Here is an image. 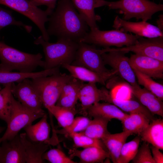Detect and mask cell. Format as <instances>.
<instances>
[{"mask_svg": "<svg viewBox=\"0 0 163 163\" xmlns=\"http://www.w3.org/2000/svg\"><path fill=\"white\" fill-rule=\"evenodd\" d=\"M69 157L72 159L76 157L80 159L79 163H102L106 158H110L108 152L105 149L97 147H87L82 150L73 148L69 150Z\"/></svg>", "mask_w": 163, "mask_h": 163, "instance_id": "cell-24", "label": "cell"}, {"mask_svg": "<svg viewBox=\"0 0 163 163\" xmlns=\"http://www.w3.org/2000/svg\"><path fill=\"white\" fill-rule=\"evenodd\" d=\"M158 27L161 31H163V15L161 14L156 21Z\"/></svg>", "mask_w": 163, "mask_h": 163, "instance_id": "cell-42", "label": "cell"}, {"mask_svg": "<svg viewBox=\"0 0 163 163\" xmlns=\"http://www.w3.org/2000/svg\"><path fill=\"white\" fill-rule=\"evenodd\" d=\"M5 127L0 126V134L5 130Z\"/></svg>", "mask_w": 163, "mask_h": 163, "instance_id": "cell-43", "label": "cell"}, {"mask_svg": "<svg viewBox=\"0 0 163 163\" xmlns=\"http://www.w3.org/2000/svg\"><path fill=\"white\" fill-rule=\"evenodd\" d=\"M36 6L44 5L47 8L53 11L55 9L57 0H29Z\"/></svg>", "mask_w": 163, "mask_h": 163, "instance_id": "cell-40", "label": "cell"}, {"mask_svg": "<svg viewBox=\"0 0 163 163\" xmlns=\"http://www.w3.org/2000/svg\"><path fill=\"white\" fill-rule=\"evenodd\" d=\"M2 89L0 85V90Z\"/></svg>", "mask_w": 163, "mask_h": 163, "instance_id": "cell-44", "label": "cell"}, {"mask_svg": "<svg viewBox=\"0 0 163 163\" xmlns=\"http://www.w3.org/2000/svg\"><path fill=\"white\" fill-rule=\"evenodd\" d=\"M133 95L152 115H161L163 112L162 101L145 88H141L139 85L133 86L127 83Z\"/></svg>", "mask_w": 163, "mask_h": 163, "instance_id": "cell-19", "label": "cell"}, {"mask_svg": "<svg viewBox=\"0 0 163 163\" xmlns=\"http://www.w3.org/2000/svg\"><path fill=\"white\" fill-rule=\"evenodd\" d=\"M59 67H56L38 72H23L0 70V84L5 86L13 83H19L27 79L51 75L60 73Z\"/></svg>", "mask_w": 163, "mask_h": 163, "instance_id": "cell-23", "label": "cell"}, {"mask_svg": "<svg viewBox=\"0 0 163 163\" xmlns=\"http://www.w3.org/2000/svg\"><path fill=\"white\" fill-rule=\"evenodd\" d=\"M90 120L85 117H78L74 118L68 126L60 130H56L57 133L69 136L71 134L79 133L83 131L87 127Z\"/></svg>", "mask_w": 163, "mask_h": 163, "instance_id": "cell-37", "label": "cell"}, {"mask_svg": "<svg viewBox=\"0 0 163 163\" xmlns=\"http://www.w3.org/2000/svg\"><path fill=\"white\" fill-rule=\"evenodd\" d=\"M45 113H37L27 108L16 100L13 95L9 121L4 134L0 138V143L13 139L18 134L21 129L31 124L34 121L41 118Z\"/></svg>", "mask_w": 163, "mask_h": 163, "instance_id": "cell-7", "label": "cell"}, {"mask_svg": "<svg viewBox=\"0 0 163 163\" xmlns=\"http://www.w3.org/2000/svg\"><path fill=\"white\" fill-rule=\"evenodd\" d=\"M42 58L40 53L33 54L22 52L0 40V70L34 72L38 67L43 68L44 62Z\"/></svg>", "mask_w": 163, "mask_h": 163, "instance_id": "cell-3", "label": "cell"}, {"mask_svg": "<svg viewBox=\"0 0 163 163\" xmlns=\"http://www.w3.org/2000/svg\"><path fill=\"white\" fill-rule=\"evenodd\" d=\"M112 103L124 111L130 113L143 114L148 117L151 121L154 119L153 115L139 101L120 99L115 98L112 95Z\"/></svg>", "mask_w": 163, "mask_h": 163, "instance_id": "cell-29", "label": "cell"}, {"mask_svg": "<svg viewBox=\"0 0 163 163\" xmlns=\"http://www.w3.org/2000/svg\"><path fill=\"white\" fill-rule=\"evenodd\" d=\"M62 66L70 73L74 78L83 82L100 83L105 85L106 82L112 78L117 72L113 70L103 73L96 72L81 66L65 64Z\"/></svg>", "mask_w": 163, "mask_h": 163, "instance_id": "cell-17", "label": "cell"}, {"mask_svg": "<svg viewBox=\"0 0 163 163\" xmlns=\"http://www.w3.org/2000/svg\"><path fill=\"white\" fill-rule=\"evenodd\" d=\"M12 83L6 85L0 90V119L7 124L9 121L12 107Z\"/></svg>", "mask_w": 163, "mask_h": 163, "instance_id": "cell-32", "label": "cell"}, {"mask_svg": "<svg viewBox=\"0 0 163 163\" xmlns=\"http://www.w3.org/2000/svg\"><path fill=\"white\" fill-rule=\"evenodd\" d=\"M79 42L71 40L58 39L55 43L44 40L41 35L34 40V44L42 47L45 56L44 69L71 64L75 58Z\"/></svg>", "mask_w": 163, "mask_h": 163, "instance_id": "cell-2", "label": "cell"}, {"mask_svg": "<svg viewBox=\"0 0 163 163\" xmlns=\"http://www.w3.org/2000/svg\"><path fill=\"white\" fill-rule=\"evenodd\" d=\"M84 82L73 78L63 87L56 105L72 109H75L80 90Z\"/></svg>", "mask_w": 163, "mask_h": 163, "instance_id": "cell-21", "label": "cell"}, {"mask_svg": "<svg viewBox=\"0 0 163 163\" xmlns=\"http://www.w3.org/2000/svg\"><path fill=\"white\" fill-rule=\"evenodd\" d=\"M133 163H155L152 155L149 143L144 142L132 161Z\"/></svg>", "mask_w": 163, "mask_h": 163, "instance_id": "cell-39", "label": "cell"}, {"mask_svg": "<svg viewBox=\"0 0 163 163\" xmlns=\"http://www.w3.org/2000/svg\"><path fill=\"white\" fill-rule=\"evenodd\" d=\"M45 107L55 117L59 126L62 128L68 126L71 123L78 113L76 109H72L56 105Z\"/></svg>", "mask_w": 163, "mask_h": 163, "instance_id": "cell-31", "label": "cell"}, {"mask_svg": "<svg viewBox=\"0 0 163 163\" xmlns=\"http://www.w3.org/2000/svg\"><path fill=\"white\" fill-rule=\"evenodd\" d=\"M150 120L146 116L138 113H130L121 122L123 131L139 135L148 126Z\"/></svg>", "mask_w": 163, "mask_h": 163, "instance_id": "cell-28", "label": "cell"}, {"mask_svg": "<svg viewBox=\"0 0 163 163\" xmlns=\"http://www.w3.org/2000/svg\"><path fill=\"white\" fill-rule=\"evenodd\" d=\"M0 146V163H26L19 135L3 141Z\"/></svg>", "mask_w": 163, "mask_h": 163, "instance_id": "cell-18", "label": "cell"}, {"mask_svg": "<svg viewBox=\"0 0 163 163\" xmlns=\"http://www.w3.org/2000/svg\"><path fill=\"white\" fill-rule=\"evenodd\" d=\"M30 79H26L17 84L12 83V93L25 107L37 113H44L42 101Z\"/></svg>", "mask_w": 163, "mask_h": 163, "instance_id": "cell-10", "label": "cell"}, {"mask_svg": "<svg viewBox=\"0 0 163 163\" xmlns=\"http://www.w3.org/2000/svg\"><path fill=\"white\" fill-rule=\"evenodd\" d=\"M69 136L72 138L73 141L74 148H85L91 147H97L107 151L101 139L90 137L80 132L71 134Z\"/></svg>", "mask_w": 163, "mask_h": 163, "instance_id": "cell-35", "label": "cell"}, {"mask_svg": "<svg viewBox=\"0 0 163 163\" xmlns=\"http://www.w3.org/2000/svg\"><path fill=\"white\" fill-rule=\"evenodd\" d=\"M150 148L153 155V158L155 163H163V154L159 149L152 145Z\"/></svg>", "mask_w": 163, "mask_h": 163, "instance_id": "cell-41", "label": "cell"}, {"mask_svg": "<svg viewBox=\"0 0 163 163\" xmlns=\"http://www.w3.org/2000/svg\"><path fill=\"white\" fill-rule=\"evenodd\" d=\"M56 6L48 18V34L79 42L89 31L87 24L71 0H59Z\"/></svg>", "mask_w": 163, "mask_h": 163, "instance_id": "cell-1", "label": "cell"}, {"mask_svg": "<svg viewBox=\"0 0 163 163\" xmlns=\"http://www.w3.org/2000/svg\"><path fill=\"white\" fill-rule=\"evenodd\" d=\"M112 97L111 92L104 88H98L95 83H84L79 94L78 100L81 103L80 113L84 115H87L88 109L100 101L112 104Z\"/></svg>", "mask_w": 163, "mask_h": 163, "instance_id": "cell-13", "label": "cell"}, {"mask_svg": "<svg viewBox=\"0 0 163 163\" xmlns=\"http://www.w3.org/2000/svg\"><path fill=\"white\" fill-rule=\"evenodd\" d=\"M82 18L90 30L99 28L97 22L101 20L100 16L95 14L94 9L107 6L109 2L105 0H71Z\"/></svg>", "mask_w": 163, "mask_h": 163, "instance_id": "cell-16", "label": "cell"}, {"mask_svg": "<svg viewBox=\"0 0 163 163\" xmlns=\"http://www.w3.org/2000/svg\"><path fill=\"white\" fill-rule=\"evenodd\" d=\"M113 27L124 32L132 33L141 37L147 38L163 37V31L147 21L130 22L124 20L118 16L115 18Z\"/></svg>", "mask_w": 163, "mask_h": 163, "instance_id": "cell-14", "label": "cell"}, {"mask_svg": "<svg viewBox=\"0 0 163 163\" xmlns=\"http://www.w3.org/2000/svg\"><path fill=\"white\" fill-rule=\"evenodd\" d=\"M0 4L8 7L29 18L39 29L43 39L49 41L50 36L45 24L48 21V16L53 11L48 8L42 10L29 0H0Z\"/></svg>", "mask_w": 163, "mask_h": 163, "instance_id": "cell-8", "label": "cell"}, {"mask_svg": "<svg viewBox=\"0 0 163 163\" xmlns=\"http://www.w3.org/2000/svg\"><path fill=\"white\" fill-rule=\"evenodd\" d=\"M141 140L139 136L123 145L117 163H128L134 158L139 149Z\"/></svg>", "mask_w": 163, "mask_h": 163, "instance_id": "cell-34", "label": "cell"}, {"mask_svg": "<svg viewBox=\"0 0 163 163\" xmlns=\"http://www.w3.org/2000/svg\"><path fill=\"white\" fill-rule=\"evenodd\" d=\"M43 160L48 161L51 163H75L61 150L53 149L45 152L42 155Z\"/></svg>", "mask_w": 163, "mask_h": 163, "instance_id": "cell-38", "label": "cell"}, {"mask_svg": "<svg viewBox=\"0 0 163 163\" xmlns=\"http://www.w3.org/2000/svg\"><path fill=\"white\" fill-rule=\"evenodd\" d=\"M90 120L86 128L80 133L90 137L101 139L109 133L107 129L109 120L101 117L94 118Z\"/></svg>", "mask_w": 163, "mask_h": 163, "instance_id": "cell-30", "label": "cell"}, {"mask_svg": "<svg viewBox=\"0 0 163 163\" xmlns=\"http://www.w3.org/2000/svg\"><path fill=\"white\" fill-rule=\"evenodd\" d=\"M133 70L155 79L163 78V62L149 56L132 54L129 58Z\"/></svg>", "mask_w": 163, "mask_h": 163, "instance_id": "cell-15", "label": "cell"}, {"mask_svg": "<svg viewBox=\"0 0 163 163\" xmlns=\"http://www.w3.org/2000/svg\"><path fill=\"white\" fill-rule=\"evenodd\" d=\"M22 144L26 163H42L43 154L49 149V145L44 142H36L27 138L25 133L20 134Z\"/></svg>", "mask_w": 163, "mask_h": 163, "instance_id": "cell-20", "label": "cell"}, {"mask_svg": "<svg viewBox=\"0 0 163 163\" xmlns=\"http://www.w3.org/2000/svg\"><path fill=\"white\" fill-rule=\"evenodd\" d=\"M87 114L94 118L101 117L110 121L115 119L121 122L128 115L114 104L106 102L94 104L88 109Z\"/></svg>", "mask_w": 163, "mask_h": 163, "instance_id": "cell-22", "label": "cell"}, {"mask_svg": "<svg viewBox=\"0 0 163 163\" xmlns=\"http://www.w3.org/2000/svg\"><path fill=\"white\" fill-rule=\"evenodd\" d=\"M139 136L142 141L163 150V119L152 120Z\"/></svg>", "mask_w": 163, "mask_h": 163, "instance_id": "cell-26", "label": "cell"}, {"mask_svg": "<svg viewBox=\"0 0 163 163\" xmlns=\"http://www.w3.org/2000/svg\"><path fill=\"white\" fill-rule=\"evenodd\" d=\"M41 118L35 124L29 125L24 129L27 137L29 140L48 144L50 141V128L47 121V114L45 113Z\"/></svg>", "mask_w": 163, "mask_h": 163, "instance_id": "cell-27", "label": "cell"}, {"mask_svg": "<svg viewBox=\"0 0 163 163\" xmlns=\"http://www.w3.org/2000/svg\"><path fill=\"white\" fill-rule=\"evenodd\" d=\"M141 37L129 34L119 29L101 30L99 28L90 30L80 41L105 48H118L136 43Z\"/></svg>", "mask_w": 163, "mask_h": 163, "instance_id": "cell-6", "label": "cell"}, {"mask_svg": "<svg viewBox=\"0 0 163 163\" xmlns=\"http://www.w3.org/2000/svg\"><path fill=\"white\" fill-rule=\"evenodd\" d=\"M111 51L132 52L135 54L151 57L163 62V37L145 39L140 37L135 44L117 48H107Z\"/></svg>", "mask_w": 163, "mask_h": 163, "instance_id": "cell-12", "label": "cell"}, {"mask_svg": "<svg viewBox=\"0 0 163 163\" xmlns=\"http://www.w3.org/2000/svg\"><path fill=\"white\" fill-rule=\"evenodd\" d=\"M12 11L0 7V31L4 27L9 25H14L22 27L28 33H30L32 27L17 20L12 14Z\"/></svg>", "mask_w": 163, "mask_h": 163, "instance_id": "cell-36", "label": "cell"}, {"mask_svg": "<svg viewBox=\"0 0 163 163\" xmlns=\"http://www.w3.org/2000/svg\"><path fill=\"white\" fill-rule=\"evenodd\" d=\"M73 78L71 75L60 72L31 79V81L45 107L56 105L63 87Z\"/></svg>", "mask_w": 163, "mask_h": 163, "instance_id": "cell-4", "label": "cell"}, {"mask_svg": "<svg viewBox=\"0 0 163 163\" xmlns=\"http://www.w3.org/2000/svg\"><path fill=\"white\" fill-rule=\"evenodd\" d=\"M139 84L153 93L160 100H163V85L155 81L152 78L136 70H133Z\"/></svg>", "mask_w": 163, "mask_h": 163, "instance_id": "cell-33", "label": "cell"}, {"mask_svg": "<svg viewBox=\"0 0 163 163\" xmlns=\"http://www.w3.org/2000/svg\"><path fill=\"white\" fill-rule=\"evenodd\" d=\"M132 134L129 132H122L105 135L101 139L106 148L112 161L117 163L121 149L128 137Z\"/></svg>", "mask_w": 163, "mask_h": 163, "instance_id": "cell-25", "label": "cell"}, {"mask_svg": "<svg viewBox=\"0 0 163 163\" xmlns=\"http://www.w3.org/2000/svg\"><path fill=\"white\" fill-rule=\"evenodd\" d=\"M104 49H97L95 45L79 41L75 58L71 65L81 66L100 73L108 72L103 62L102 54Z\"/></svg>", "mask_w": 163, "mask_h": 163, "instance_id": "cell-9", "label": "cell"}, {"mask_svg": "<svg viewBox=\"0 0 163 163\" xmlns=\"http://www.w3.org/2000/svg\"><path fill=\"white\" fill-rule=\"evenodd\" d=\"M110 9L119 10L123 14L122 19L127 21L135 18L147 21L152 18L156 13L163 10V5L149 0H119L109 2L107 6Z\"/></svg>", "mask_w": 163, "mask_h": 163, "instance_id": "cell-5", "label": "cell"}, {"mask_svg": "<svg viewBox=\"0 0 163 163\" xmlns=\"http://www.w3.org/2000/svg\"><path fill=\"white\" fill-rule=\"evenodd\" d=\"M127 52L111 51L104 53L101 56L105 65H107L117 72L121 78L133 86L138 85L134 70L129 62V58L125 54Z\"/></svg>", "mask_w": 163, "mask_h": 163, "instance_id": "cell-11", "label": "cell"}]
</instances>
